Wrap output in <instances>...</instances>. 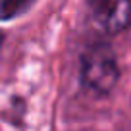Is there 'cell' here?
Here are the masks:
<instances>
[{"label": "cell", "mask_w": 131, "mask_h": 131, "mask_svg": "<svg viewBox=\"0 0 131 131\" xmlns=\"http://www.w3.org/2000/svg\"><path fill=\"white\" fill-rule=\"evenodd\" d=\"M119 79V66L116 54L106 42H98L81 56V85L96 96H104Z\"/></svg>", "instance_id": "1"}, {"label": "cell", "mask_w": 131, "mask_h": 131, "mask_svg": "<svg viewBox=\"0 0 131 131\" xmlns=\"http://www.w3.org/2000/svg\"><path fill=\"white\" fill-rule=\"evenodd\" d=\"M91 21L104 35H118L131 27V0H87Z\"/></svg>", "instance_id": "2"}, {"label": "cell", "mask_w": 131, "mask_h": 131, "mask_svg": "<svg viewBox=\"0 0 131 131\" xmlns=\"http://www.w3.org/2000/svg\"><path fill=\"white\" fill-rule=\"evenodd\" d=\"M35 0H0V21H10L25 14Z\"/></svg>", "instance_id": "3"}, {"label": "cell", "mask_w": 131, "mask_h": 131, "mask_svg": "<svg viewBox=\"0 0 131 131\" xmlns=\"http://www.w3.org/2000/svg\"><path fill=\"white\" fill-rule=\"evenodd\" d=\"M2 45H4V33H2V29H0V50H2Z\"/></svg>", "instance_id": "4"}]
</instances>
